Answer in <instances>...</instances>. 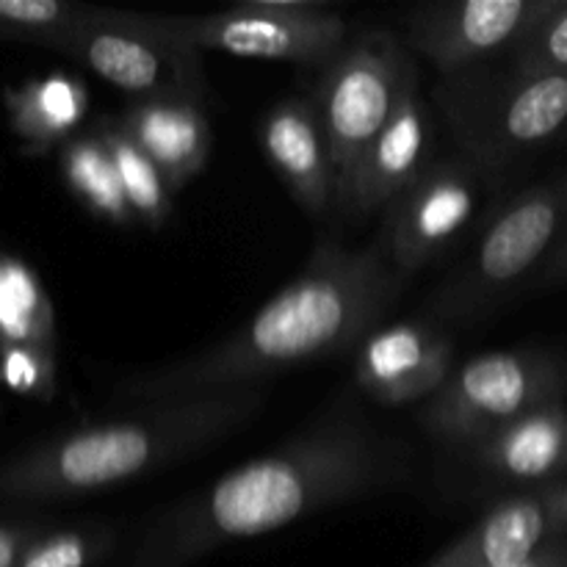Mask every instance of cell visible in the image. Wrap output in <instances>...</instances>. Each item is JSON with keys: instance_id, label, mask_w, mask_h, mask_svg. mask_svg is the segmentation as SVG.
<instances>
[{"instance_id": "6da1fadb", "label": "cell", "mask_w": 567, "mask_h": 567, "mask_svg": "<svg viewBox=\"0 0 567 567\" xmlns=\"http://www.w3.org/2000/svg\"><path fill=\"white\" fill-rule=\"evenodd\" d=\"M408 471L402 443L363 415L336 413L155 515L131 567H188L230 543L399 485Z\"/></svg>"}, {"instance_id": "7a4b0ae2", "label": "cell", "mask_w": 567, "mask_h": 567, "mask_svg": "<svg viewBox=\"0 0 567 567\" xmlns=\"http://www.w3.org/2000/svg\"><path fill=\"white\" fill-rule=\"evenodd\" d=\"M402 282L380 241L360 249L319 241L305 269L247 324L192 358L131 377L120 385V396L150 404L264 385L280 371L336 358L374 332Z\"/></svg>"}, {"instance_id": "3957f363", "label": "cell", "mask_w": 567, "mask_h": 567, "mask_svg": "<svg viewBox=\"0 0 567 567\" xmlns=\"http://www.w3.org/2000/svg\"><path fill=\"white\" fill-rule=\"evenodd\" d=\"M264 408V385L150 402L120 419L72 430L0 468V496L55 502L142 480L205 452L247 426Z\"/></svg>"}, {"instance_id": "277c9868", "label": "cell", "mask_w": 567, "mask_h": 567, "mask_svg": "<svg viewBox=\"0 0 567 567\" xmlns=\"http://www.w3.org/2000/svg\"><path fill=\"white\" fill-rule=\"evenodd\" d=\"M567 363L546 349H507L471 358L426 402L421 426L449 446L474 449L509 421L565 402Z\"/></svg>"}, {"instance_id": "5b68a950", "label": "cell", "mask_w": 567, "mask_h": 567, "mask_svg": "<svg viewBox=\"0 0 567 567\" xmlns=\"http://www.w3.org/2000/svg\"><path fill=\"white\" fill-rule=\"evenodd\" d=\"M142 20L158 37L197 53L219 50L308 66H324L349 42L343 17L332 6L308 0H244L216 14H142Z\"/></svg>"}, {"instance_id": "8992f818", "label": "cell", "mask_w": 567, "mask_h": 567, "mask_svg": "<svg viewBox=\"0 0 567 567\" xmlns=\"http://www.w3.org/2000/svg\"><path fill=\"white\" fill-rule=\"evenodd\" d=\"M567 236V169L502 205L474 258L437 293V313L468 319L507 297Z\"/></svg>"}, {"instance_id": "52a82bcc", "label": "cell", "mask_w": 567, "mask_h": 567, "mask_svg": "<svg viewBox=\"0 0 567 567\" xmlns=\"http://www.w3.org/2000/svg\"><path fill=\"white\" fill-rule=\"evenodd\" d=\"M410 55L388 33H363L319 66L313 103L330 142L338 205L347 197L365 150L371 147L402 94Z\"/></svg>"}, {"instance_id": "ba28073f", "label": "cell", "mask_w": 567, "mask_h": 567, "mask_svg": "<svg viewBox=\"0 0 567 567\" xmlns=\"http://www.w3.org/2000/svg\"><path fill=\"white\" fill-rule=\"evenodd\" d=\"M64 53L133 100L208 97L203 55L150 31L142 14L92 9Z\"/></svg>"}, {"instance_id": "9c48e42d", "label": "cell", "mask_w": 567, "mask_h": 567, "mask_svg": "<svg viewBox=\"0 0 567 567\" xmlns=\"http://www.w3.org/2000/svg\"><path fill=\"white\" fill-rule=\"evenodd\" d=\"M460 142L482 166L504 169L509 161L567 133V75L507 78L485 94L468 83L446 100Z\"/></svg>"}, {"instance_id": "30bf717a", "label": "cell", "mask_w": 567, "mask_h": 567, "mask_svg": "<svg viewBox=\"0 0 567 567\" xmlns=\"http://www.w3.org/2000/svg\"><path fill=\"white\" fill-rule=\"evenodd\" d=\"M480 205V172L457 158L432 161L385 208L380 244L408 280L446 252Z\"/></svg>"}, {"instance_id": "8fae6325", "label": "cell", "mask_w": 567, "mask_h": 567, "mask_svg": "<svg viewBox=\"0 0 567 567\" xmlns=\"http://www.w3.org/2000/svg\"><path fill=\"white\" fill-rule=\"evenodd\" d=\"M551 0H457L421 6L404 22V39L441 75L476 70L509 53Z\"/></svg>"}, {"instance_id": "7c38bea8", "label": "cell", "mask_w": 567, "mask_h": 567, "mask_svg": "<svg viewBox=\"0 0 567 567\" xmlns=\"http://www.w3.org/2000/svg\"><path fill=\"white\" fill-rule=\"evenodd\" d=\"M452 338L426 321H399L360 343L354 380L385 408L430 402L452 377Z\"/></svg>"}, {"instance_id": "4fadbf2b", "label": "cell", "mask_w": 567, "mask_h": 567, "mask_svg": "<svg viewBox=\"0 0 567 567\" xmlns=\"http://www.w3.org/2000/svg\"><path fill=\"white\" fill-rule=\"evenodd\" d=\"M419 86V70L410 61L396 109L380 136L365 150L352 186L341 203V208L349 214L365 216L385 210L435 161L432 158V116Z\"/></svg>"}, {"instance_id": "5bb4252c", "label": "cell", "mask_w": 567, "mask_h": 567, "mask_svg": "<svg viewBox=\"0 0 567 567\" xmlns=\"http://www.w3.org/2000/svg\"><path fill=\"white\" fill-rule=\"evenodd\" d=\"M258 142L271 169L308 214L319 216L338 205L330 142L310 94L286 97L271 105L260 120Z\"/></svg>"}, {"instance_id": "9a60e30c", "label": "cell", "mask_w": 567, "mask_h": 567, "mask_svg": "<svg viewBox=\"0 0 567 567\" xmlns=\"http://www.w3.org/2000/svg\"><path fill=\"white\" fill-rule=\"evenodd\" d=\"M120 125L161 169L172 192L194 181L205 169L214 147L205 103L186 97L133 100L122 114Z\"/></svg>"}, {"instance_id": "2e32d148", "label": "cell", "mask_w": 567, "mask_h": 567, "mask_svg": "<svg viewBox=\"0 0 567 567\" xmlns=\"http://www.w3.org/2000/svg\"><path fill=\"white\" fill-rule=\"evenodd\" d=\"M559 540L540 491L518 493L487 509L468 532L424 567H509Z\"/></svg>"}, {"instance_id": "e0dca14e", "label": "cell", "mask_w": 567, "mask_h": 567, "mask_svg": "<svg viewBox=\"0 0 567 567\" xmlns=\"http://www.w3.org/2000/svg\"><path fill=\"white\" fill-rule=\"evenodd\" d=\"M476 468L509 482L546 487L567 474V408L565 402L509 421L491 437L468 449Z\"/></svg>"}, {"instance_id": "ac0fdd59", "label": "cell", "mask_w": 567, "mask_h": 567, "mask_svg": "<svg viewBox=\"0 0 567 567\" xmlns=\"http://www.w3.org/2000/svg\"><path fill=\"white\" fill-rule=\"evenodd\" d=\"M89 92L78 78L48 75L9 94V114L17 136L42 153L53 144H66L81 133L86 120Z\"/></svg>"}, {"instance_id": "d6986e66", "label": "cell", "mask_w": 567, "mask_h": 567, "mask_svg": "<svg viewBox=\"0 0 567 567\" xmlns=\"http://www.w3.org/2000/svg\"><path fill=\"white\" fill-rule=\"evenodd\" d=\"M55 310L44 282L25 260L0 249V352L33 349L55 358Z\"/></svg>"}, {"instance_id": "ffe728a7", "label": "cell", "mask_w": 567, "mask_h": 567, "mask_svg": "<svg viewBox=\"0 0 567 567\" xmlns=\"http://www.w3.org/2000/svg\"><path fill=\"white\" fill-rule=\"evenodd\" d=\"M92 131L97 133L114 161L136 225H144L147 230H161L169 225L172 214H175V192L164 181L158 166L144 155V150L133 142L131 133L120 125L116 116H97L92 122Z\"/></svg>"}, {"instance_id": "44dd1931", "label": "cell", "mask_w": 567, "mask_h": 567, "mask_svg": "<svg viewBox=\"0 0 567 567\" xmlns=\"http://www.w3.org/2000/svg\"><path fill=\"white\" fill-rule=\"evenodd\" d=\"M61 172H64V181L72 194L100 219L116 227L136 225L114 161L92 127L75 133L70 142L61 144Z\"/></svg>"}, {"instance_id": "7402d4cb", "label": "cell", "mask_w": 567, "mask_h": 567, "mask_svg": "<svg viewBox=\"0 0 567 567\" xmlns=\"http://www.w3.org/2000/svg\"><path fill=\"white\" fill-rule=\"evenodd\" d=\"M92 17L89 6L59 0H0V33L64 53L78 28Z\"/></svg>"}, {"instance_id": "603a6c76", "label": "cell", "mask_w": 567, "mask_h": 567, "mask_svg": "<svg viewBox=\"0 0 567 567\" xmlns=\"http://www.w3.org/2000/svg\"><path fill=\"white\" fill-rule=\"evenodd\" d=\"M116 546V526L78 524L42 532L17 567H97Z\"/></svg>"}, {"instance_id": "cb8c5ba5", "label": "cell", "mask_w": 567, "mask_h": 567, "mask_svg": "<svg viewBox=\"0 0 567 567\" xmlns=\"http://www.w3.org/2000/svg\"><path fill=\"white\" fill-rule=\"evenodd\" d=\"M509 72L520 78L567 75V0H551L540 20L509 50Z\"/></svg>"}, {"instance_id": "d4e9b609", "label": "cell", "mask_w": 567, "mask_h": 567, "mask_svg": "<svg viewBox=\"0 0 567 567\" xmlns=\"http://www.w3.org/2000/svg\"><path fill=\"white\" fill-rule=\"evenodd\" d=\"M0 377L17 393L48 402L55 393V358L33 349H9L0 352Z\"/></svg>"}, {"instance_id": "484cf974", "label": "cell", "mask_w": 567, "mask_h": 567, "mask_svg": "<svg viewBox=\"0 0 567 567\" xmlns=\"http://www.w3.org/2000/svg\"><path fill=\"white\" fill-rule=\"evenodd\" d=\"M42 532V526L37 524H0V567L20 565Z\"/></svg>"}, {"instance_id": "4316f807", "label": "cell", "mask_w": 567, "mask_h": 567, "mask_svg": "<svg viewBox=\"0 0 567 567\" xmlns=\"http://www.w3.org/2000/svg\"><path fill=\"white\" fill-rule=\"evenodd\" d=\"M537 491H540L543 502H546L548 513H551L554 529H557L559 537L567 540V480L554 482V485L546 487H537Z\"/></svg>"}, {"instance_id": "83f0119b", "label": "cell", "mask_w": 567, "mask_h": 567, "mask_svg": "<svg viewBox=\"0 0 567 567\" xmlns=\"http://www.w3.org/2000/svg\"><path fill=\"white\" fill-rule=\"evenodd\" d=\"M563 282H567V236L557 244V249L548 255V260L543 264L540 277H537V286L540 288H554L563 286Z\"/></svg>"}, {"instance_id": "f1b7e54d", "label": "cell", "mask_w": 567, "mask_h": 567, "mask_svg": "<svg viewBox=\"0 0 567 567\" xmlns=\"http://www.w3.org/2000/svg\"><path fill=\"white\" fill-rule=\"evenodd\" d=\"M509 567H567V540L559 537V540L548 543V546L543 548V551H537L532 559Z\"/></svg>"}]
</instances>
